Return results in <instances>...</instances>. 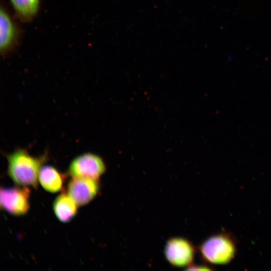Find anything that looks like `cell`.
I'll list each match as a JSON object with an SVG mask.
<instances>
[{"label":"cell","instance_id":"obj_1","mask_svg":"<svg viewBox=\"0 0 271 271\" xmlns=\"http://www.w3.org/2000/svg\"><path fill=\"white\" fill-rule=\"evenodd\" d=\"M8 176L16 184L23 187L36 188L39 175L47 155L36 157L31 155L24 149H18L7 155Z\"/></svg>","mask_w":271,"mask_h":271},{"label":"cell","instance_id":"obj_2","mask_svg":"<svg viewBox=\"0 0 271 271\" xmlns=\"http://www.w3.org/2000/svg\"><path fill=\"white\" fill-rule=\"evenodd\" d=\"M200 251L207 262L215 264L229 262L234 257L235 247L232 240L224 234L216 235L206 240Z\"/></svg>","mask_w":271,"mask_h":271},{"label":"cell","instance_id":"obj_3","mask_svg":"<svg viewBox=\"0 0 271 271\" xmlns=\"http://www.w3.org/2000/svg\"><path fill=\"white\" fill-rule=\"evenodd\" d=\"M106 171L105 163L100 156L86 153L74 158L70 163L68 174L72 178L98 180Z\"/></svg>","mask_w":271,"mask_h":271},{"label":"cell","instance_id":"obj_4","mask_svg":"<svg viewBox=\"0 0 271 271\" xmlns=\"http://www.w3.org/2000/svg\"><path fill=\"white\" fill-rule=\"evenodd\" d=\"M30 190L27 187H2L1 208L12 215H24L30 209Z\"/></svg>","mask_w":271,"mask_h":271},{"label":"cell","instance_id":"obj_5","mask_svg":"<svg viewBox=\"0 0 271 271\" xmlns=\"http://www.w3.org/2000/svg\"><path fill=\"white\" fill-rule=\"evenodd\" d=\"M195 249L192 244L182 237H173L167 242L165 248L166 258L172 265L186 267L194 259Z\"/></svg>","mask_w":271,"mask_h":271},{"label":"cell","instance_id":"obj_6","mask_svg":"<svg viewBox=\"0 0 271 271\" xmlns=\"http://www.w3.org/2000/svg\"><path fill=\"white\" fill-rule=\"evenodd\" d=\"M98 180L86 178H72L67 185V194L77 205L81 206L91 202L99 191Z\"/></svg>","mask_w":271,"mask_h":271},{"label":"cell","instance_id":"obj_7","mask_svg":"<svg viewBox=\"0 0 271 271\" xmlns=\"http://www.w3.org/2000/svg\"><path fill=\"white\" fill-rule=\"evenodd\" d=\"M19 31L10 15L3 7L0 11V50L3 56L7 55L15 47Z\"/></svg>","mask_w":271,"mask_h":271},{"label":"cell","instance_id":"obj_8","mask_svg":"<svg viewBox=\"0 0 271 271\" xmlns=\"http://www.w3.org/2000/svg\"><path fill=\"white\" fill-rule=\"evenodd\" d=\"M66 178V175L49 165L42 166L39 175V181L41 186L51 193L59 191Z\"/></svg>","mask_w":271,"mask_h":271},{"label":"cell","instance_id":"obj_9","mask_svg":"<svg viewBox=\"0 0 271 271\" xmlns=\"http://www.w3.org/2000/svg\"><path fill=\"white\" fill-rule=\"evenodd\" d=\"M77 205L66 192L57 196L53 204V209L57 218L61 222L70 221L76 215Z\"/></svg>","mask_w":271,"mask_h":271},{"label":"cell","instance_id":"obj_10","mask_svg":"<svg viewBox=\"0 0 271 271\" xmlns=\"http://www.w3.org/2000/svg\"><path fill=\"white\" fill-rule=\"evenodd\" d=\"M17 16L23 21L30 22L38 14L40 0H10Z\"/></svg>","mask_w":271,"mask_h":271},{"label":"cell","instance_id":"obj_11","mask_svg":"<svg viewBox=\"0 0 271 271\" xmlns=\"http://www.w3.org/2000/svg\"><path fill=\"white\" fill-rule=\"evenodd\" d=\"M187 270H209L210 268L207 266L202 265L188 266Z\"/></svg>","mask_w":271,"mask_h":271}]
</instances>
